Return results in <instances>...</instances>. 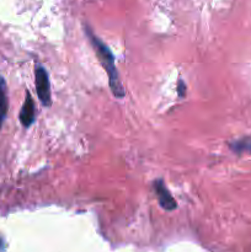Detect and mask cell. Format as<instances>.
<instances>
[{
	"instance_id": "1",
	"label": "cell",
	"mask_w": 251,
	"mask_h": 252,
	"mask_svg": "<svg viewBox=\"0 0 251 252\" xmlns=\"http://www.w3.org/2000/svg\"><path fill=\"white\" fill-rule=\"evenodd\" d=\"M86 33L88 37L90 38L91 44H93L94 49H95V54L97 56L98 61H100L101 65L103 66V69L106 70L108 75V84H110L111 91H112L113 95L117 98H122L125 96V89H123L122 83H121L120 74H118L117 68H116L115 64V56L112 54L111 49L98 38L97 36L93 33L90 31L89 27H86Z\"/></svg>"
},
{
	"instance_id": "2",
	"label": "cell",
	"mask_w": 251,
	"mask_h": 252,
	"mask_svg": "<svg viewBox=\"0 0 251 252\" xmlns=\"http://www.w3.org/2000/svg\"><path fill=\"white\" fill-rule=\"evenodd\" d=\"M34 76H36V90L39 101L43 106L49 107L52 105L51 84H49L48 74H47L46 69L41 65H37L36 70H34Z\"/></svg>"
},
{
	"instance_id": "3",
	"label": "cell",
	"mask_w": 251,
	"mask_h": 252,
	"mask_svg": "<svg viewBox=\"0 0 251 252\" xmlns=\"http://www.w3.org/2000/svg\"><path fill=\"white\" fill-rule=\"evenodd\" d=\"M154 189L157 192V201H159L160 206L167 212H171L174 209H176L177 203L174 198H172L171 193L169 192V189L165 187L164 182L161 180H157V181L154 182Z\"/></svg>"
},
{
	"instance_id": "4",
	"label": "cell",
	"mask_w": 251,
	"mask_h": 252,
	"mask_svg": "<svg viewBox=\"0 0 251 252\" xmlns=\"http://www.w3.org/2000/svg\"><path fill=\"white\" fill-rule=\"evenodd\" d=\"M20 122L26 128L34 122V103L30 93H26V98L20 111Z\"/></svg>"
},
{
	"instance_id": "5",
	"label": "cell",
	"mask_w": 251,
	"mask_h": 252,
	"mask_svg": "<svg viewBox=\"0 0 251 252\" xmlns=\"http://www.w3.org/2000/svg\"><path fill=\"white\" fill-rule=\"evenodd\" d=\"M7 106H9V101H7L6 83H5L4 78L0 75V128L4 123L5 117H6Z\"/></svg>"
},
{
	"instance_id": "6",
	"label": "cell",
	"mask_w": 251,
	"mask_h": 252,
	"mask_svg": "<svg viewBox=\"0 0 251 252\" xmlns=\"http://www.w3.org/2000/svg\"><path fill=\"white\" fill-rule=\"evenodd\" d=\"M230 148L236 153L248 152L251 154V138H244V139L236 140V142L231 143Z\"/></svg>"
},
{
	"instance_id": "7",
	"label": "cell",
	"mask_w": 251,
	"mask_h": 252,
	"mask_svg": "<svg viewBox=\"0 0 251 252\" xmlns=\"http://www.w3.org/2000/svg\"><path fill=\"white\" fill-rule=\"evenodd\" d=\"M177 91H179L180 97H184V96H185L184 91L186 93V85H185L184 81H182V80H179V88H177Z\"/></svg>"
}]
</instances>
